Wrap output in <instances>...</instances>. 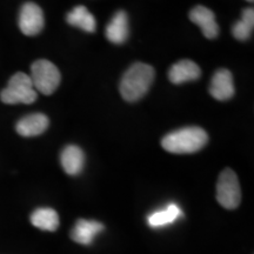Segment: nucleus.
<instances>
[{
  "label": "nucleus",
  "instance_id": "f257e3e1",
  "mask_svg": "<svg viewBox=\"0 0 254 254\" xmlns=\"http://www.w3.org/2000/svg\"><path fill=\"white\" fill-rule=\"evenodd\" d=\"M155 71L151 65L135 63L124 74L120 82V94L126 101L134 103L140 100L153 84Z\"/></svg>",
  "mask_w": 254,
  "mask_h": 254
},
{
  "label": "nucleus",
  "instance_id": "f03ea898",
  "mask_svg": "<svg viewBox=\"0 0 254 254\" xmlns=\"http://www.w3.org/2000/svg\"><path fill=\"white\" fill-rule=\"evenodd\" d=\"M208 135L200 127H185L165 135L161 146L165 151L174 154L195 153L207 144Z\"/></svg>",
  "mask_w": 254,
  "mask_h": 254
},
{
  "label": "nucleus",
  "instance_id": "7ed1b4c3",
  "mask_svg": "<svg viewBox=\"0 0 254 254\" xmlns=\"http://www.w3.org/2000/svg\"><path fill=\"white\" fill-rule=\"evenodd\" d=\"M38 93L34 90L30 75L24 72H18L12 75L7 86L0 92V99L4 104H33L37 100Z\"/></svg>",
  "mask_w": 254,
  "mask_h": 254
},
{
  "label": "nucleus",
  "instance_id": "20e7f679",
  "mask_svg": "<svg viewBox=\"0 0 254 254\" xmlns=\"http://www.w3.org/2000/svg\"><path fill=\"white\" fill-rule=\"evenodd\" d=\"M30 78L34 90L45 95L55 93L62 81L58 67L46 59L37 60L32 64Z\"/></svg>",
  "mask_w": 254,
  "mask_h": 254
},
{
  "label": "nucleus",
  "instance_id": "39448f33",
  "mask_svg": "<svg viewBox=\"0 0 254 254\" xmlns=\"http://www.w3.org/2000/svg\"><path fill=\"white\" fill-rule=\"evenodd\" d=\"M217 200L222 207L234 209L240 205L241 190L236 172L226 168L220 173L217 184Z\"/></svg>",
  "mask_w": 254,
  "mask_h": 254
},
{
  "label": "nucleus",
  "instance_id": "423d86ee",
  "mask_svg": "<svg viewBox=\"0 0 254 254\" xmlns=\"http://www.w3.org/2000/svg\"><path fill=\"white\" fill-rule=\"evenodd\" d=\"M18 24L19 28L25 36H37L43 31L44 25H45L43 9L34 2H26L20 8Z\"/></svg>",
  "mask_w": 254,
  "mask_h": 254
},
{
  "label": "nucleus",
  "instance_id": "0eeeda50",
  "mask_svg": "<svg viewBox=\"0 0 254 254\" xmlns=\"http://www.w3.org/2000/svg\"><path fill=\"white\" fill-rule=\"evenodd\" d=\"M233 75L226 68H220L214 73L212 77L209 93L214 99L219 101H225L231 99L234 95Z\"/></svg>",
  "mask_w": 254,
  "mask_h": 254
},
{
  "label": "nucleus",
  "instance_id": "6e6552de",
  "mask_svg": "<svg viewBox=\"0 0 254 254\" xmlns=\"http://www.w3.org/2000/svg\"><path fill=\"white\" fill-rule=\"evenodd\" d=\"M190 20L201 28L202 34L207 39H214L219 34V25L215 21V15L205 6H195L190 12Z\"/></svg>",
  "mask_w": 254,
  "mask_h": 254
},
{
  "label": "nucleus",
  "instance_id": "1a4fd4ad",
  "mask_svg": "<svg viewBox=\"0 0 254 254\" xmlns=\"http://www.w3.org/2000/svg\"><path fill=\"white\" fill-rule=\"evenodd\" d=\"M50 125V120L45 114L43 113H33L21 118L15 125L18 134L21 136H37L43 134Z\"/></svg>",
  "mask_w": 254,
  "mask_h": 254
},
{
  "label": "nucleus",
  "instance_id": "9d476101",
  "mask_svg": "<svg viewBox=\"0 0 254 254\" xmlns=\"http://www.w3.org/2000/svg\"><path fill=\"white\" fill-rule=\"evenodd\" d=\"M201 69L192 60H180L174 64L168 71V79L173 84H184L186 81H193L199 79Z\"/></svg>",
  "mask_w": 254,
  "mask_h": 254
},
{
  "label": "nucleus",
  "instance_id": "9b49d317",
  "mask_svg": "<svg viewBox=\"0 0 254 254\" xmlns=\"http://www.w3.org/2000/svg\"><path fill=\"white\" fill-rule=\"evenodd\" d=\"M101 231H104V225L100 222L80 219L75 222L74 227L71 231V238L72 240L81 245H90Z\"/></svg>",
  "mask_w": 254,
  "mask_h": 254
},
{
  "label": "nucleus",
  "instance_id": "f8f14e48",
  "mask_svg": "<svg viewBox=\"0 0 254 254\" xmlns=\"http://www.w3.org/2000/svg\"><path fill=\"white\" fill-rule=\"evenodd\" d=\"M60 163L66 173L69 176H78L84 168L85 154L78 146L68 145L60 154Z\"/></svg>",
  "mask_w": 254,
  "mask_h": 254
},
{
  "label": "nucleus",
  "instance_id": "ddd939ff",
  "mask_svg": "<svg viewBox=\"0 0 254 254\" xmlns=\"http://www.w3.org/2000/svg\"><path fill=\"white\" fill-rule=\"evenodd\" d=\"M128 17L126 12L118 11L106 26V38L113 44H124L128 38Z\"/></svg>",
  "mask_w": 254,
  "mask_h": 254
},
{
  "label": "nucleus",
  "instance_id": "4468645a",
  "mask_svg": "<svg viewBox=\"0 0 254 254\" xmlns=\"http://www.w3.org/2000/svg\"><path fill=\"white\" fill-rule=\"evenodd\" d=\"M66 21L72 26H75L85 32L93 33L97 28V21L94 15L85 6H75L66 17Z\"/></svg>",
  "mask_w": 254,
  "mask_h": 254
},
{
  "label": "nucleus",
  "instance_id": "2eb2a0df",
  "mask_svg": "<svg viewBox=\"0 0 254 254\" xmlns=\"http://www.w3.org/2000/svg\"><path fill=\"white\" fill-rule=\"evenodd\" d=\"M31 222L34 227L43 231L55 232L59 227V215L52 208H37L31 215Z\"/></svg>",
  "mask_w": 254,
  "mask_h": 254
},
{
  "label": "nucleus",
  "instance_id": "dca6fc26",
  "mask_svg": "<svg viewBox=\"0 0 254 254\" xmlns=\"http://www.w3.org/2000/svg\"><path fill=\"white\" fill-rule=\"evenodd\" d=\"M182 215V209L176 204H170L165 209L154 212L148 217L147 221L151 227H163L168 224H172Z\"/></svg>",
  "mask_w": 254,
  "mask_h": 254
},
{
  "label": "nucleus",
  "instance_id": "f3484780",
  "mask_svg": "<svg viewBox=\"0 0 254 254\" xmlns=\"http://www.w3.org/2000/svg\"><path fill=\"white\" fill-rule=\"evenodd\" d=\"M254 27V9L252 7L245 8L239 21L234 24L232 33L238 40H247L251 37Z\"/></svg>",
  "mask_w": 254,
  "mask_h": 254
},
{
  "label": "nucleus",
  "instance_id": "a211bd4d",
  "mask_svg": "<svg viewBox=\"0 0 254 254\" xmlns=\"http://www.w3.org/2000/svg\"><path fill=\"white\" fill-rule=\"evenodd\" d=\"M247 1H250V2H252V1H253V0H247Z\"/></svg>",
  "mask_w": 254,
  "mask_h": 254
}]
</instances>
